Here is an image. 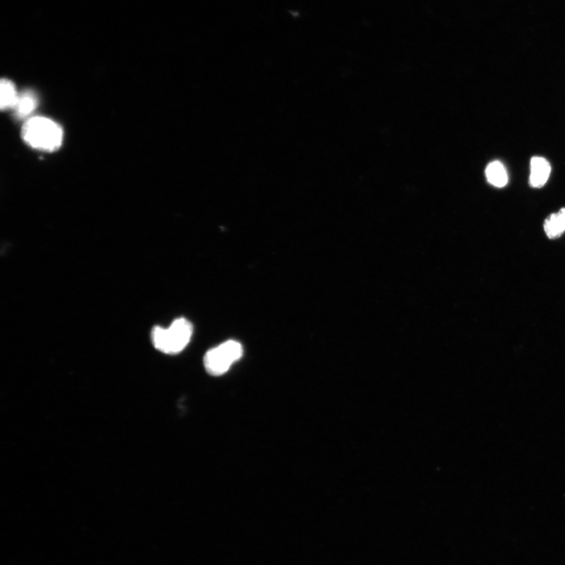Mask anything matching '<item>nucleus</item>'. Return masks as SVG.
I'll return each mask as SVG.
<instances>
[{
    "instance_id": "nucleus-1",
    "label": "nucleus",
    "mask_w": 565,
    "mask_h": 565,
    "mask_svg": "<svg viewBox=\"0 0 565 565\" xmlns=\"http://www.w3.org/2000/svg\"><path fill=\"white\" fill-rule=\"evenodd\" d=\"M22 137L26 144L46 152L58 151L63 144V128L57 122L42 117L32 118L25 122Z\"/></svg>"
},
{
    "instance_id": "nucleus-2",
    "label": "nucleus",
    "mask_w": 565,
    "mask_h": 565,
    "mask_svg": "<svg viewBox=\"0 0 565 565\" xmlns=\"http://www.w3.org/2000/svg\"><path fill=\"white\" fill-rule=\"evenodd\" d=\"M193 328L185 318H179L169 326H155L152 331L153 343L156 349L167 354H177L186 348L191 339Z\"/></svg>"
},
{
    "instance_id": "nucleus-3",
    "label": "nucleus",
    "mask_w": 565,
    "mask_h": 565,
    "mask_svg": "<svg viewBox=\"0 0 565 565\" xmlns=\"http://www.w3.org/2000/svg\"><path fill=\"white\" fill-rule=\"evenodd\" d=\"M243 353L241 344L229 340L206 353L203 357L204 367L210 376H222L242 357Z\"/></svg>"
},
{
    "instance_id": "nucleus-6",
    "label": "nucleus",
    "mask_w": 565,
    "mask_h": 565,
    "mask_svg": "<svg viewBox=\"0 0 565 565\" xmlns=\"http://www.w3.org/2000/svg\"><path fill=\"white\" fill-rule=\"evenodd\" d=\"M18 97L19 94L13 82L8 79H3L0 83V107H1V110H13Z\"/></svg>"
},
{
    "instance_id": "nucleus-4",
    "label": "nucleus",
    "mask_w": 565,
    "mask_h": 565,
    "mask_svg": "<svg viewBox=\"0 0 565 565\" xmlns=\"http://www.w3.org/2000/svg\"><path fill=\"white\" fill-rule=\"evenodd\" d=\"M531 173L529 183L533 188H542L545 186L551 172L550 163L543 158L535 156L531 160Z\"/></svg>"
},
{
    "instance_id": "nucleus-8",
    "label": "nucleus",
    "mask_w": 565,
    "mask_h": 565,
    "mask_svg": "<svg viewBox=\"0 0 565 565\" xmlns=\"http://www.w3.org/2000/svg\"><path fill=\"white\" fill-rule=\"evenodd\" d=\"M485 174L488 182L495 187L502 188L507 185V169L500 161L490 163L485 170Z\"/></svg>"
},
{
    "instance_id": "nucleus-5",
    "label": "nucleus",
    "mask_w": 565,
    "mask_h": 565,
    "mask_svg": "<svg viewBox=\"0 0 565 565\" xmlns=\"http://www.w3.org/2000/svg\"><path fill=\"white\" fill-rule=\"evenodd\" d=\"M543 228L550 239L561 237L565 233V208L551 214L544 222Z\"/></svg>"
},
{
    "instance_id": "nucleus-7",
    "label": "nucleus",
    "mask_w": 565,
    "mask_h": 565,
    "mask_svg": "<svg viewBox=\"0 0 565 565\" xmlns=\"http://www.w3.org/2000/svg\"><path fill=\"white\" fill-rule=\"evenodd\" d=\"M38 106V99L36 94L32 91H25L19 94L17 104L13 108L18 118L23 119L30 115L36 110Z\"/></svg>"
}]
</instances>
